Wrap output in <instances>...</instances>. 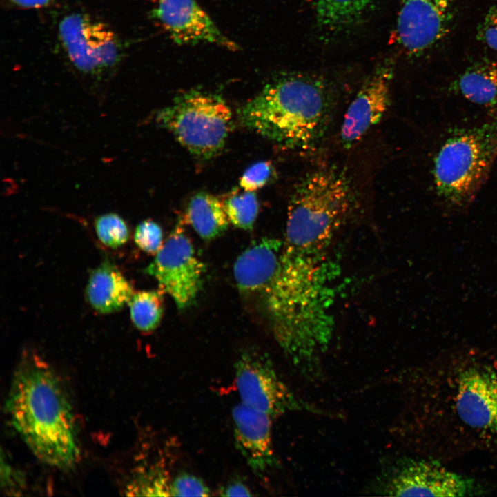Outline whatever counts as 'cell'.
Listing matches in <instances>:
<instances>
[{
  "instance_id": "cell-8",
  "label": "cell",
  "mask_w": 497,
  "mask_h": 497,
  "mask_svg": "<svg viewBox=\"0 0 497 497\" xmlns=\"http://www.w3.org/2000/svg\"><path fill=\"white\" fill-rule=\"evenodd\" d=\"M373 491L391 496H465L477 490L473 480L436 462L406 460L380 475Z\"/></svg>"
},
{
  "instance_id": "cell-19",
  "label": "cell",
  "mask_w": 497,
  "mask_h": 497,
  "mask_svg": "<svg viewBox=\"0 0 497 497\" xmlns=\"http://www.w3.org/2000/svg\"><path fill=\"white\" fill-rule=\"evenodd\" d=\"M186 219L199 237L206 240L220 236L227 229L230 222L223 202L205 192L198 193L191 197Z\"/></svg>"
},
{
  "instance_id": "cell-21",
  "label": "cell",
  "mask_w": 497,
  "mask_h": 497,
  "mask_svg": "<svg viewBox=\"0 0 497 497\" xmlns=\"http://www.w3.org/2000/svg\"><path fill=\"white\" fill-rule=\"evenodd\" d=\"M372 0H315L319 22L328 28H338L355 20Z\"/></svg>"
},
{
  "instance_id": "cell-20",
  "label": "cell",
  "mask_w": 497,
  "mask_h": 497,
  "mask_svg": "<svg viewBox=\"0 0 497 497\" xmlns=\"http://www.w3.org/2000/svg\"><path fill=\"white\" fill-rule=\"evenodd\" d=\"M164 293L158 290L135 292L129 302L133 323L144 333L155 330L160 323L164 313Z\"/></svg>"
},
{
  "instance_id": "cell-1",
  "label": "cell",
  "mask_w": 497,
  "mask_h": 497,
  "mask_svg": "<svg viewBox=\"0 0 497 497\" xmlns=\"http://www.w3.org/2000/svg\"><path fill=\"white\" fill-rule=\"evenodd\" d=\"M339 269L325 257H308L282 250L278 267L260 299L275 339L305 376L319 371V354L333 337Z\"/></svg>"
},
{
  "instance_id": "cell-17",
  "label": "cell",
  "mask_w": 497,
  "mask_h": 497,
  "mask_svg": "<svg viewBox=\"0 0 497 497\" xmlns=\"http://www.w3.org/2000/svg\"><path fill=\"white\" fill-rule=\"evenodd\" d=\"M134 293L130 282L108 261H104L91 272L86 287L88 302L102 314L121 309Z\"/></svg>"
},
{
  "instance_id": "cell-25",
  "label": "cell",
  "mask_w": 497,
  "mask_h": 497,
  "mask_svg": "<svg viewBox=\"0 0 497 497\" xmlns=\"http://www.w3.org/2000/svg\"><path fill=\"white\" fill-rule=\"evenodd\" d=\"M163 233L159 224L152 220L140 222L135 228L134 240L146 253L156 254L162 248Z\"/></svg>"
},
{
  "instance_id": "cell-14",
  "label": "cell",
  "mask_w": 497,
  "mask_h": 497,
  "mask_svg": "<svg viewBox=\"0 0 497 497\" xmlns=\"http://www.w3.org/2000/svg\"><path fill=\"white\" fill-rule=\"evenodd\" d=\"M390 67L378 68L367 80L349 106L344 115L340 137L342 145L350 148L385 113L390 104Z\"/></svg>"
},
{
  "instance_id": "cell-12",
  "label": "cell",
  "mask_w": 497,
  "mask_h": 497,
  "mask_svg": "<svg viewBox=\"0 0 497 497\" xmlns=\"http://www.w3.org/2000/svg\"><path fill=\"white\" fill-rule=\"evenodd\" d=\"M153 16L178 45L216 44L230 50L239 46L224 35L197 0H159Z\"/></svg>"
},
{
  "instance_id": "cell-29",
  "label": "cell",
  "mask_w": 497,
  "mask_h": 497,
  "mask_svg": "<svg viewBox=\"0 0 497 497\" xmlns=\"http://www.w3.org/2000/svg\"><path fill=\"white\" fill-rule=\"evenodd\" d=\"M1 457V485L6 492L16 493L23 489L25 479L21 472L17 470L3 456Z\"/></svg>"
},
{
  "instance_id": "cell-30",
  "label": "cell",
  "mask_w": 497,
  "mask_h": 497,
  "mask_svg": "<svg viewBox=\"0 0 497 497\" xmlns=\"http://www.w3.org/2000/svg\"><path fill=\"white\" fill-rule=\"evenodd\" d=\"M222 496H252L249 487L239 480H231L226 485L222 486L220 491Z\"/></svg>"
},
{
  "instance_id": "cell-7",
  "label": "cell",
  "mask_w": 497,
  "mask_h": 497,
  "mask_svg": "<svg viewBox=\"0 0 497 497\" xmlns=\"http://www.w3.org/2000/svg\"><path fill=\"white\" fill-rule=\"evenodd\" d=\"M144 272L157 281L179 309H184L193 304L202 289L205 266L197 257L182 226L178 224Z\"/></svg>"
},
{
  "instance_id": "cell-24",
  "label": "cell",
  "mask_w": 497,
  "mask_h": 497,
  "mask_svg": "<svg viewBox=\"0 0 497 497\" xmlns=\"http://www.w3.org/2000/svg\"><path fill=\"white\" fill-rule=\"evenodd\" d=\"M95 228L101 242L112 248L120 247L128 239L129 232L126 222L115 213L97 217L95 221Z\"/></svg>"
},
{
  "instance_id": "cell-23",
  "label": "cell",
  "mask_w": 497,
  "mask_h": 497,
  "mask_svg": "<svg viewBox=\"0 0 497 497\" xmlns=\"http://www.w3.org/2000/svg\"><path fill=\"white\" fill-rule=\"evenodd\" d=\"M127 486V491L134 496H170V481L163 469L151 467L139 472Z\"/></svg>"
},
{
  "instance_id": "cell-13",
  "label": "cell",
  "mask_w": 497,
  "mask_h": 497,
  "mask_svg": "<svg viewBox=\"0 0 497 497\" xmlns=\"http://www.w3.org/2000/svg\"><path fill=\"white\" fill-rule=\"evenodd\" d=\"M236 449L257 477L263 478L277 464L272 440L273 418L242 402L232 409Z\"/></svg>"
},
{
  "instance_id": "cell-4",
  "label": "cell",
  "mask_w": 497,
  "mask_h": 497,
  "mask_svg": "<svg viewBox=\"0 0 497 497\" xmlns=\"http://www.w3.org/2000/svg\"><path fill=\"white\" fill-rule=\"evenodd\" d=\"M353 204L347 177L333 168L313 170L295 186L288 206L283 249L325 257Z\"/></svg>"
},
{
  "instance_id": "cell-32",
  "label": "cell",
  "mask_w": 497,
  "mask_h": 497,
  "mask_svg": "<svg viewBox=\"0 0 497 497\" xmlns=\"http://www.w3.org/2000/svg\"><path fill=\"white\" fill-rule=\"evenodd\" d=\"M402 1H407V0H402Z\"/></svg>"
},
{
  "instance_id": "cell-2",
  "label": "cell",
  "mask_w": 497,
  "mask_h": 497,
  "mask_svg": "<svg viewBox=\"0 0 497 497\" xmlns=\"http://www.w3.org/2000/svg\"><path fill=\"white\" fill-rule=\"evenodd\" d=\"M6 407L22 440L41 461L59 469L80 456L73 409L52 367L36 353H24L13 375Z\"/></svg>"
},
{
  "instance_id": "cell-11",
  "label": "cell",
  "mask_w": 497,
  "mask_h": 497,
  "mask_svg": "<svg viewBox=\"0 0 497 497\" xmlns=\"http://www.w3.org/2000/svg\"><path fill=\"white\" fill-rule=\"evenodd\" d=\"M455 0L403 1L396 25L397 39L411 54H420L439 42L447 33Z\"/></svg>"
},
{
  "instance_id": "cell-22",
  "label": "cell",
  "mask_w": 497,
  "mask_h": 497,
  "mask_svg": "<svg viewBox=\"0 0 497 497\" xmlns=\"http://www.w3.org/2000/svg\"><path fill=\"white\" fill-rule=\"evenodd\" d=\"M234 193L224 202L225 211L232 224L244 230L253 228L259 211V202L254 191Z\"/></svg>"
},
{
  "instance_id": "cell-5",
  "label": "cell",
  "mask_w": 497,
  "mask_h": 497,
  "mask_svg": "<svg viewBox=\"0 0 497 497\" xmlns=\"http://www.w3.org/2000/svg\"><path fill=\"white\" fill-rule=\"evenodd\" d=\"M497 158V116L458 129L446 139L433 161L436 192L447 206H468L486 181Z\"/></svg>"
},
{
  "instance_id": "cell-28",
  "label": "cell",
  "mask_w": 497,
  "mask_h": 497,
  "mask_svg": "<svg viewBox=\"0 0 497 497\" xmlns=\"http://www.w3.org/2000/svg\"><path fill=\"white\" fill-rule=\"evenodd\" d=\"M478 35L481 41L497 52V0H494L487 10Z\"/></svg>"
},
{
  "instance_id": "cell-10",
  "label": "cell",
  "mask_w": 497,
  "mask_h": 497,
  "mask_svg": "<svg viewBox=\"0 0 497 497\" xmlns=\"http://www.w3.org/2000/svg\"><path fill=\"white\" fill-rule=\"evenodd\" d=\"M62 46L72 64L80 71L99 74L119 61L121 46L115 32L89 16L73 13L59 25Z\"/></svg>"
},
{
  "instance_id": "cell-18",
  "label": "cell",
  "mask_w": 497,
  "mask_h": 497,
  "mask_svg": "<svg viewBox=\"0 0 497 497\" xmlns=\"http://www.w3.org/2000/svg\"><path fill=\"white\" fill-rule=\"evenodd\" d=\"M452 88L475 104L497 108V62L484 61L469 66L455 80Z\"/></svg>"
},
{
  "instance_id": "cell-16",
  "label": "cell",
  "mask_w": 497,
  "mask_h": 497,
  "mask_svg": "<svg viewBox=\"0 0 497 497\" xmlns=\"http://www.w3.org/2000/svg\"><path fill=\"white\" fill-rule=\"evenodd\" d=\"M283 240L263 237L253 242L237 258L233 275L243 295L259 300L280 263Z\"/></svg>"
},
{
  "instance_id": "cell-27",
  "label": "cell",
  "mask_w": 497,
  "mask_h": 497,
  "mask_svg": "<svg viewBox=\"0 0 497 497\" xmlns=\"http://www.w3.org/2000/svg\"><path fill=\"white\" fill-rule=\"evenodd\" d=\"M273 168L269 162H259L250 166L240 180L245 191H254L263 187L271 179Z\"/></svg>"
},
{
  "instance_id": "cell-3",
  "label": "cell",
  "mask_w": 497,
  "mask_h": 497,
  "mask_svg": "<svg viewBox=\"0 0 497 497\" xmlns=\"http://www.w3.org/2000/svg\"><path fill=\"white\" fill-rule=\"evenodd\" d=\"M331 108L321 81L287 75L266 84L240 109L239 116L244 126L279 145L307 149L326 133Z\"/></svg>"
},
{
  "instance_id": "cell-15",
  "label": "cell",
  "mask_w": 497,
  "mask_h": 497,
  "mask_svg": "<svg viewBox=\"0 0 497 497\" xmlns=\"http://www.w3.org/2000/svg\"><path fill=\"white\" fill-rule=\"evenodd\" d=\"M456 408L469 427L497 434V376L470 368L458 380Z\"/></svg>"
},
{
  "instance_id": "cell-26",
  "label": "cell",
  "mask_w": 497,
  "mask_h": 497,
  "mask_svg": "<svg viewBox=\"0 0 497 497\" xmlns=\"http://www.w3.org/2000/svg\"><path fill=\"white\" fill-rule=\"evenodd\" d=\"M170 494L171 496H208L210 490L199 477L182 472L171 480Z\"/></svg>"
},
{
  "instance_id": "cell-31",
  "label": "cell",
  "mask_w": 497,
  "mask_h": 497,
  "mask_svg": "<svg viewBox=\"0 0 497 497\" xmlns=\"http://www.w3.org/2000/svg\"><path fill=\"white\" fill-rule=\"evenodd\" d=\"M53 0H12L16 5L26 8H35L46 6Z\"/></svg>"
},
{
  "instance_id": "cell-9",
  "label": "cell",
  "mask_w": 497,
  "mask_h": 497,
  "mask_svg": "<svg viewBox=\"0 0 497 497\" xmlns=\"http://www.w3.org/2000/svg\"><path fill=\"white\" fill-rule=\"evenodd\" d=\"M234 368L235 385L242 404L273 418L303 408L265 353L255 349L244 351Z\"/></svg>"
},
{
  "instance_id": "cell-6",
  "label": "cell",
  "mask_w": 497,
  "mask_h": 497,
  "mask_svg": "<svg viewBox=\"0 0 497 497\" xmlns=\"http://www.w3.org/2000/svg\"><path fill=\"white\" fill-rule=\"evenodd\" d=\"M157 121L191 153L209 159L225 144L232 127V113L221 96L191 90L162 109Z\"/></svg>"
}]
</instances>
